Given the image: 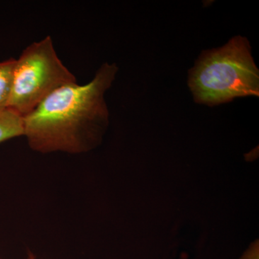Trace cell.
<instances>
[{"label": "cell", "instance_id": "7", "mask_svg": "<svg viewBox=\"0 0 259 259\" xmlns=\"http://www.w3.org/2000/svg\"><path fill=\"white\" fill-rule=\"evenodd\" d=\"M30 259H34L33 258H32V257H31V258H30Z\"/></svg>", "mask_w": 259, "mask_h": 259}, {"label": "cell", "instance_id": "4", "mask_svg": "<svg viewBox=\"0 0 259 259\" xmlns=\"http://www.w3.org/2000/svg\"><path fill=\"white\" fill-rule=\"evenodd\" d=\"M24 136L23 117L8 108L0 112V144Z\"/></svg>", "mask_w": 259, "mask_h": 259}, {"label": "cell", "instance_id": "1", "mask_svg": "<svg viewBox=\"0 0 259 259\" xmlns=\"http://www.w3.org/2000/svg\"><path fill=\"white\" fill-rule=\"evenodd\" d=\"M104 63L86 84L58 89L23 117L24 136L33 151L41 153H83L98 146L110 120L105 95L118 72Z\"/></svg>", "mask_w": 259, "mask_h": 259}, {"label": "cell", "instance_id": "3", "mask_svg": "<svg viewBox=\"0 0 259 259\" xmlns=\"http://www.w3.org/2000/svg\"><path fill=\"white\" fill-rule=\"evenodd\" d=\"M76 83L47 35L28 46L16 59L8 108L24 117L58 89Z\"/></svg>", "mask_w": 259, "mask_h": 259}, {"label": "cell", "instance_id": "5", "mask_svg": "<svg viewBox=\"0 0 259 259\" xmlns=\"http://www.w3.org/2000/svg\"><path fill=\"white\" fill-rule=\"evenodd\" d=\"M16 59L0 61V112L8 108Z\"/></svg>", "mask_w": 259, "mask_h": 259}, {"label": "cell", "instance_id": "2", "mask_svg": "<svg viewBox=\"0 0 259 259\" xmlns=\"http://www.w3.org/2000/svg\"><path fill=\"white\" fill-rule=\"evenodd\" d=\"M194 101L209 107L238 97L259 96V70L249 40L237 35L218 49L203 51L189 71Z\"/></svg>", "mask_w": 259, "mask_h": 259}, {"label": "cell", "instance_id": "6", "mask_svg": "<svg viewBox=\"0 0 259 259\" xmlns=\"http://www.w3.org/2000/svg\"><path fill=\"white\" fill-rule=\"evenodd\" d=\"M241 259H258V242H255Z\"/></svg>", "mask_w": 259, "mask_h": 259}]
</instances>
